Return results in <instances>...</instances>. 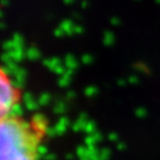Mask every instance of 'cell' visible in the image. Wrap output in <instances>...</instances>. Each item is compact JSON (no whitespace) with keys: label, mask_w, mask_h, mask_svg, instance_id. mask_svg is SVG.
<instances>
[{"label":"cell","mask_w":160,"mask_h":160,"mask_svg":"<svg viewBox=\"0 0 160 160\" xmlns=\"http://www.w3.org/2000/svg\"><path fill=\"white\" fill-rule=\"evenodd\" d=\"M49 129L42 113L7 116L0 121V160H39Z\"/></svg>","instance_id":"1"},{"label":"cell","mask_w":160,"mask_h":160,"mask_svg":"<svg viewBox=\"0 0 160 160\" xmlns=\"http://www.w3.org/2000/svg\"><path fill=\"white\" fill-rule=\"evenodd\" d=\"M23 101V90L0 64V121L13 114V109Z\"/></svg>","instance_id":"2"}]
</instances>
